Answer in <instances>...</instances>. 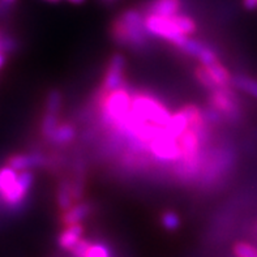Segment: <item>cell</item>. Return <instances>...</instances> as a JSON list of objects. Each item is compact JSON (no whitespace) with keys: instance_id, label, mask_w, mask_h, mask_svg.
<instances>
[{"instance_id":"cell-11","label":"cell","mask_w":257,"mask_h":257,"mask_svg":"<svg viewBox=\"0 0 257 257\" xmlns=\"http://www.w3.org/2000/svg\"><path fill=\"white\" fill-rule=\"evenodd\" d=\"M182 8L180 0H153L148 6V15L161 17H173L178 15Z\"/></svg>"},{"instance_id":"cell-8","label":"cell","mask_w":257,"mask_h":257,"mask_svg":"<svg viewBox=\"0 0 257 257\" xmlns=\"http://www.w3.org/2000/svg\"><path fill=\"white\" fill-rule=\"evenodd\" d=\"M124 69H125V59L121 54H114L111 56L110 63L107 65V71L103 78L102 90L103 93H111V91L120 89L124 82Z\"/></svg>"},{"instance_id":"cell-20","label":"cell","mask_w":257,"mask_h":257,"mask_svg":"<svg viewBox=\"0 0 257 257\" xmlns=\"http://www.w3.org/2000/svg\"><path fill=\"white\" fill-rule=\"evenodd\" d=\"M62 93L59 90H51L47 95V99H46V112L58 115L60 112V108H62Z\"/></svg>"},{"instance_id":"cell-24","label":"cell","mask_w":257,"mask_h":257,"mask_svg":"<svg viewBox=\"0 0 257 257\" xmlns=\"http://www.w3.org/2000/svg\"><path fill=\"white\" fill-rule=\"evenodd\" d=\"M162 225L163 227L169 230V231H175L176 228L180 226V218L179 215L176 214L175 212H166L162 214Z\"/></svg>"},{"instance_id":"cell-19","label":"cell","mask_w":257,"mask_h":257,"mask_svg":"<svg viewBox=\"0 0 257 257\" xmlns=\"http://www.w3.org/2000/svg\"><path fill=\"white\" fill-rule=\"evenodd\" d=\"M59 125V119L58 115L49 114L46 112L45 116L42 119V124H41V134L45 137L46 140L49 141L50 137L52 136V134L55 132V130Z\"/></svg>"},{"instance_id":"cell-27","label":"cell","mask_w":257,"mask_h":257,"mask_svg":"<svg viewBox=\"0 0 257 257\" xmlns=\"http://www.w3.org/2000/svg\"><path fill=\"white\" fill-rule=\"evenodd\" d=\"M204 117H205L206 123H212V124H218L219 121L222 120V115L218 110H215L214 107L209 106L206 110H204Z\"/></svg>"},{"instance_id":"cell-7","label":"cell","mask_w":257,"mask_h":257,"mask_svg":"<svg viewBox=\"0 0 257 257\" xmlns=\"http://www.w3.org/2000/svg\"><path fill=\"white\" fill-rule=\"evenodd\" d=\"M149 152L157 160L163 161V162H175V161L178 162L182 158L178 139H174L167 135L165 130L160 136H157L149 144Z\"/></svg>"},{"instance_id":"cell-3","label":"cell","mask_w":257,"mask_h":257,"mask_svg":"<svg viewBox=\"0 0 257 257\" xmlns=\"http://www.w3.org/2000/svg\"><path fill=\"white\" fill-rule=\"evenodd\" d=\"M132 107V95L121 86L120 89L103 93L102 98V120L115 130L120 127Z\"/></svg>"},{"instance_id":"cell-22","label":"cell","mask_w":257,"mask_h":257,"mask_svg":"<svg viewBox=\"0 0 257 257\" xmlns=\"http://www.w3.org/2000/svg\"><path fill=\"white\" fill-rule=\"evenodd\" d=\"M204 47H205V45H204V43L199 42L197 39H193V38H189V37H187V39L184 41V42H183V45L180 46L179 49L182 50V51L186 52V54H188V55L193 56V58H197Z\"/></svg>"},{"instance_id":"cell-33","label":"cell","mask_w":257,"mask_h":257,"mask_svg":"<svg viewBox=\"0 0 257 257\" xmlns=\"http://www.w3.org/2000/svg\"><path fill=\"white\" fill-rule=\"evenodd\" d=\"M45 2H47V3H59L60 0H45Z\"/></svg>"},{"instance_id":"cell-9","label":"cell","mask_w":257,"mask_h":257,"mask_svg":"<svg viewBox=\"0 0 257 257\" xmlns=\"http://www.w3.org/2000/svg\"><path fill=\"white\" fill-rule=\"evenodd\" d=\"M46 157L39 153L30 154H15L7 161V165L16 171H32L46 165Z\"/></svg>"},{"instance_id":"cell-34","label":"cell","mask_w":257,"mask_h":257,"mask_svg":"<svg viewBox=\"0 0 257 257\" xmlns=\"http://www.w3.org/2000/svg\"><path fill=\"white\" fill-rule=\"evenodd\" d=\"M2 38H3V33H0V52H2Z\"/></svg>"},{"instance_id":"cell-10","label":"cell","mask_w":257,"mask_h":257,"mask_svg":"<svg viewBox=\"0 0 257 257\" xmlns=\"http://www.w3.org/2000/svg\"><path fill=\"white\" fill-rule=\"evenodd\" d=\"M91 213V204L89 202L78 201L67 209L62 215V223L67 227V226L78 225L81 223L85 218H88Z\"/></svg>"},{"instance_id":"cell-14","label":"cell","mask_w":257,"mask_h":257,"mask_svg":"<svg viewBox=\"0 0 257 257\" xmlns=\"http://www.w3.org/2000/svg\"><path fill=\"white\" fill-rule=\"evenodd\" d=\"M56 202L60 210L65 212L67 209L71 208L73 204H76L73 199V192H72V182L68 179H64L60 182L56 193Z\"/></svg>"},{"instance_id":"cell-13","label":"cell","mask_w":257,"mask_h":257,"mask_svg":"<svg viewBox=\"0 0 257 257\" xmlns=\"http://www.w3.org/2000/svg\"><path fill=\"white\" fill-rule=\"evenodd\" d=\"M187 130H188V119H187L186 114L182 111V108L174 115H171L169 123L165 127L166 134L174 137V139H179L180 135L183 132H186Z\"/></svg>"},{"instance_id":"cell-17","label":"cell","mask_w":257,"mask_h":257,"mask_svg":"<svg viewBox=\"0 0 257 257\" xmlns=\"http://www.w3.org/2000/svg\"><path fill=\"white\" fill-rule=\"evenodd\" d=\"M231 85L239 90L244 91L257 99V80L245 75H236L231 77Z\"/></svg>"},{"instance_id":"cell-2","label":"cell","mask_w":257,"mask_h":257,"mask_svg":"<svg viewBox=\"0 0 257 257\" xmlns=\"http://www.w3.org/2000/svg\"><path fill=\"white\" fill-rule=\"evenodd\" d=\"M112 38L120 46L131 49H144L150 34L145 26V16L139 11L128 10L117 17L111 28Z\"/></svg>"},{"instance_id":"cell-6","label":"cell","mask_w":257,"mask_h":257,"mask_svg":"<svg viewBox=\"0 0 257 257\" xmlns=\"http://www.w3.org/2000/svg\"><path fill=\"white\" fill-rule=\"evenodd\" d=\"M209 106L218 110L223 117L230 120L239 119V104L236 101L234 91L228 88H219L214 91H210L209 95Z\"/></svg>"},{"instance_id":"cell-18","label":"cell","mask_w":257,"mask_h":257,"mask_svg":"<svg viewBox=\"0 0 257 257\" xmlns=\"http://www.w3.org/2000/svg\"><path fill=\"white\" fill-rule=\"evenodd\" d=\"M173 20L174 23L176 24V26H178V29H179L184 36H192L193 33L196 32V28H197V26H196V23L193 21V19H191L189 16L178 13V15L173 16Z\"/></svg>"},{"instance_id":"cell-26","label":"cell","mask_w":257,"mask_h":257,"mask_svg":"<svg viewBox=\"0 0 257 257\" xmlns=\"http://www.w3.org/2000/svg\"><path fill=\"white\" fill-rule=\"evenodd\" d=\"M200 64L204 65V67H208V65L213 64V63L218 62V58H217V54L214 52V50H212L210 47L205 46L202 51L200 52V55L197 56Z\"/></svg>"},{"instance_id":"cell-1","label":"cell","mask_w":257,"mask_h":257,"mask_svg":"<svg viewBox=\"0 0 257 257\" xmlns=\"http://www.w3.org/2000/svg\"><path fill=\"white\" fill-rule=\"evenodd\" d=\"M33 183L32 171H16L8 165L0 167V212H20L25 206Z\"/></svg>"},{"instance_id":"cell-28","label":"cell","mask_w":257,"mask_h":257,"mask_svg":"<svg viewBox=\"0 0 257 257\" xmlns=\"http://www.w3.org/2000/svg\"><path fill=\"white\" fill-rule=\"evenodd\" d=\"M89 245H90V243H89L88 240L81 239V240L78 241L77 244L71 249L72 254H73L75 257H85V253H86V251H88Z\"/></svg>"},{"instance_id":"cell-32","label":"cell","mask_w":257,"mask_h":257,"mask_svg":"<svg viewBox=\"0 0 257 257\" xmlns=\"http://www.w3.org/2000/svg\"><path fill=\"white\" fill-rule=\"evenodd\" d=\"M69 3H73V4H81L84 3L85 0H68Z\"/></svg>"},{"instance_id":"cell-4","label":"cell","mask_w":257,"mask_h":257,"mask_svg":"<svg viewBox=\"0 0 257 257\" xmlns=\"http://www.w3.org/2000/svg\"><path fill=\"white\" fill-rule=\"evenodd\" d=\"M131 110L143 120L156 124L160 127H166L171 114L165 106L156 98L145 94H137L132 97V107Z\"/></svg>"},{"instance_id":"cell-30","label":"cell","mask_w":257,"mask_h":257,"mask_svg":"<svg viewBox=\"0 0 257 257\" xmlns=\"http://www.w3.org/2000/svg\"><path fill=\"white\" fill-rule=\"evenodd\" d=\"M4 63H6V56H4L3 52H0V68L3 67Z\"/></svg>"},{"instance_id":"cell-12","label":"cell","mask_w":257,"mask_h":257,"mask_svg":"<svg viewBox=\"0 0 257 257\" xmlns=\"http://www.w3.org/2000/svg\"><path fill=\"white\" fill-rule=\"evenodd\" d=\"M82 234H84V227H82L81 223L67 226L64 231L59 235V245H60L63 249H72V248L77 244L78 241L81 240Z\"/></svg>"},{"instance_id":"cell-29","label":"cell","mask_w":257,"mask_h":257,"mask_svg":"<svg viewBox=\"0 0 257 257\" xmlns=\"http://www.w3.org/2000/svg\"><path fill=\"white\" fill-rule=\"evenodd\" d=\"M243 4L249 11H253L257 8V0H243Z\"/></svg>"},{"instance_id":"cell-23","label":"cell","mask_w":257,"mask_h":257,"mask_svg":"<svg viewBox=\"0 0 257 257\" xmlns=\"http://www.w3.org/2000/svg\"><path fill=\"white\" fill-rule=\"evenodd\" d=\"M85 257H111L110 248L103 243H90Z\"/></svg>"},{"instance_id":"cell-15","label":"cell","mask_w":257,"mask_h":257,"mask_svg":"<svg viewBox=\"0 0 257 257\" xmlns=\"http://www.w3.org/2000/svg\"><path fill=\"white\" fill-rule=\"evenodd\" d=\"M76 137V130L72 124L64 123L59 124L58 128L55 130V132L52 134V136L50 137V143L54 144V145H67V144L72 143L75 140Z\"/></svg>"},{"instance_id":"cell-31","label":"cell","mask_w":257,"mask_h":257,"mask_svg":"<svg viewBox=\"0 0 257 257\" xmlns=\"http://www.w3.org/2000/svg\"><path fill=\"white\" fill-rule=\"evenodd\" d=\"M2 3L7 4V6H12V4H15L17 2V0H0Z\"/></svg>"},{"instance_id":"cell-25","label":"cell","mask_w":257,"mask_h":257,"mask_svg":"<svg viewBox=\"0 0 257 257\" xmlns=\"http://www.w3.org/2000/svg\"><path fill=\"white\" fill-rule=\"evenodd\" d=\"M234 252L236 257H257V248L249 243H236L234 247Z\"/></svg>"},{"instance_id":"cell-5","label":"cell","mask_w":257,"mask_h":257,"mask_svg":"<svg viewBox=\"0 0 257 257\" xmlns=\"http://www.w3.org/2000/svg\"><path fill=\"white\" fill-rule=\"evenodd\" d=\"M145 26L150 36L158 37V38L166 39L167 42L175 45L178 49L187 39L176 24L174 23L173 17H161L156 15H148L145 16Z\"/></svg>"},{"instance_id":"cell-16","label":"cell","mask_w":257,"mask_h":257,"mask_svg":"<svg viewBox=\"0 0 257 257\" xmlns=\"http://www.w3.org/2000/svg\"><path fill=\"white\" fill-rule=\"evenodd\" d=\"M205 68L208 69L215 84L218 85V88H227V86L231 85V76H230L227 69L219 62L213 63V64L208 65Z\"/></svg>"},{"instance_id":"cell-21","label":"cell","mask_w":257,"mask_h":257,"mask_svg":"<svg viewBox=\"0 0 257 257\" xmlns=\"http://www.w3.org/2000/svg\"><path fill=\"white\" fill-rule=\"evenodd\" d=\"M195 75L196 77H197V80L200 81V84H201L205 89H208L209 91H214L217 90V89H219L218 85L215 84L214 80H213L212 76H210V73H209L208 69H206L204 65H200V67L196 68Z\"/></svg>"}]
</instances>
